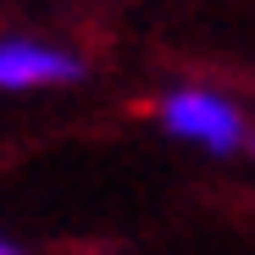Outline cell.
<instances>
[{"label":"cell","instance_id":"cell-1","mask_svg":"<svg viewBox=\"0 0 255 255\" xmlns=\"http://www.w3.org/2000/svg\"><path fill=\"white\" fill-rule=\"evenodd\" d=\"M166 122H172L178 133H189V139H205L211 150H233L239 144L233 106L211 100V95H178V100H166Z\"/></svg>","mask_w":255,"mask_h":255},{"label":"cell","instance_id":"cell-2","mask_svg":"<svg viewBox=\"0 0 255 255\" xmlns=\"http://www.w3.org/2000/svg\"><path fill=\"white\" fill-rule=\"evenodd\" d=\"M61 78H78V61H72V56L39 50V45H0V83H6V89L61 83Z\"/></svg>","mask_w":255,"mask_h":255},{"label":"cell","instance_id":"cell-3","mask_svg":"<svg viewBox=\"0 0 255 255\" xmlns=\"http://www.w3.org/2000/svg\"><path fill=\"white\" fill-rule=\"evenodd\" d=\"M0 255H17V250H11V244H0Z\"/></svg>","mask_w":255,"mask_h":255}]
</instances>
